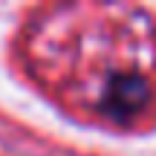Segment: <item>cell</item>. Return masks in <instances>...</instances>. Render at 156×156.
Listing matches in <instances>:
<instances>
[{
  "label": "cell",
  "instance_id": "cell-1",
  "mask_svg": "<svg viewBox=\"0 0 156 156\" xmlns=\"http://www.w3.org/2000/svg\"><path fill=\"white\" fill-rule=\"evenodd\" d=\"M32 78L75 119L139 133L156 122V20L133 6L64 3L32 15Z\"/></svg>",
  "mask_w": 156,
  "mask_h": 156
}]
</instances>
